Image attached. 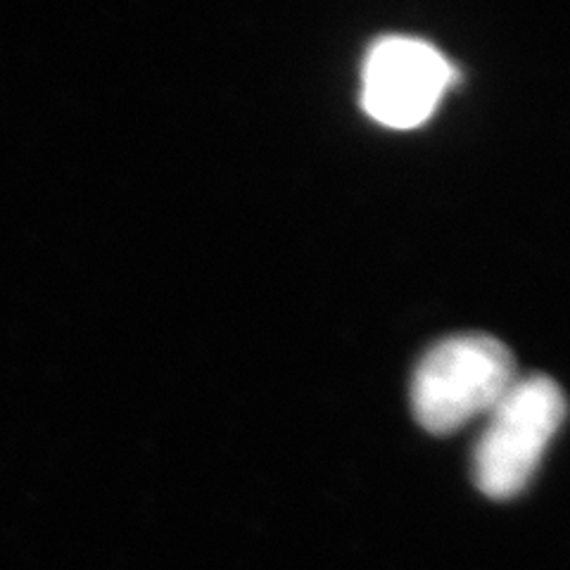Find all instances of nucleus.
Returning a JSON list of instances; mask_svg holds the SVG:
<instances>
[{"instance_id": "nucleus-1", "label": "nucleus", "mask_w": 570, "mask_h": 570, "mask_svg": "<svg viewBox=\"0 0 570 570\" xmlns=\"http://www.w3.org/2000/svg\"><path fill=\"white\" fill-rule=\"evenodd\" d=\"M515 383L509 347L485 333L444 337L423 354L412 381L416 421L433 435H450L494 404Z\"/></svg>"}, {"instance_id": "nucleus-2", "label": "nucleus", "mask_w": 570, "mask_h": 570, "mask_svg": "<svg viewBox=\"0 0 570 570\" xmlns=\"http://www.w3.org/2000/svg\"><path fill=\"white\" fill-rule=\"evenodd\" d=\"M473 450V480L490 499L521 494L538 473L547 448L566 419V397L554 379H515L494 404Z\"/></svg>"}, {"instance_id": "nucleus-3", "label": "nucleus", "mask_w": 570, "mask_h": 570, "mask_svg": "<svg viewBox=\"0 0 570 570\" xmlns=\"http://www.w3.org/2000/svg\"><path fill=\"white\" fill-rule=\"evenodd\" d=\"M456 69L421 39L385 36L371 46L362 75V105L390 129H416L435 112Z\"/></svg>"}]
</instances>
